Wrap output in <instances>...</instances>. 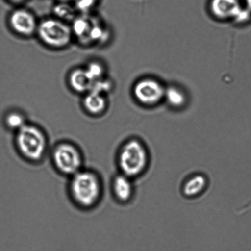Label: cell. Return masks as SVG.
Masks as SVG:
<instances>
[{
  "instance_id": "obj_20",
  "label": "cell",
  "mask_w": 251,
  "mask_h": 251,
  "mask_svg": "<svg viewBox=\"0 0 251 251\" xmlns=\"http://www.w3.org/2000/svg\"><path fill=\"white\" fill-rule=\"evenodd\" d=\"M10 1L13 2V3H22V2H23L24 1H25L26 0H9Z\"/></svg>"
},
{
  "instance_id": "obj_6",
  "label": "cell",
  "mask_w": 251,
  "mask_h": 251,
  "mask_svg": "<svg viewBox=\"0 0 251 251\" xmlns=\"http://www.w3.org/2000/svg\"><path fill=\"white\" fill-rule=\"evenodd\" d=\"M166 87L156 78H143L133 88V95L140 104L146 107L155 106L164 100Z\"/></svg>"
},
{
  "instance_id": "obj_18",
  "label": "cell",
  "mask_w": 251,
  "mask_h": 251,
  "mask_svg": "<svg viewBox=\"0 0 251 251\" xmlns=\"http://www.w3.org/2000/svg\"><path fill=\"white\" fill-rule=\"evenodd\" d=\"M112 88L113 84L111 81L104 77L95 81L93 83L91 91L105 96L112 90Z\"/></svg>"
},
{
  "instance_id": "obj_19",
  "label": "cell",
  "mask_w": 251,
  "mask_h": 251,
  "mask_svg": "<svg viewBox=\"0 0 251 251\" xmlns=\"http://www.w3.org/2000/svg\"><path fill=\"white\" fill-rule=\"evenodd\" d=\"M100 0H75V7L78 12L81 14H89Z\"/></svg>"
},
{
  "instance_id": "obj_15",
  "label": "cell",
  "mask_w": 251,
  "mask_h": 251,
  "mask_svg": "<svg viewBox=\"0 0 251 251\" xmlns=\"http://www.w3.org/2000/svg\"><path fill=\"white\" fill-rule=\"evenodd\" d=\"M53 12L54 17L68 24L78 16L77 9L70 2H58L53 7Z\"/></svg>"
},
{
  "instance_id": "obj_22",
  "label": "cell",
  "mask_w": 251,
  "mask_h": 251,
  "mask_svg": "<svg viewBox=\"0 0 251 251\" xmlns=\"http://www.w3.org/2000/svg\"><path fill=\"white\" fill-rule=\"evenodd\" d=\"M57 2H71L73 1H75V0H56Z\"/></svg>"
},
{
  "instance_id": "obj_3",
  "label": "cell",
  "mask_w": 251,
  "mask_h": 251,
  "mask_svg": "<svg viewBox=\"0 0 251 251\" xmlns=\"http://www.w3.org/2000/svg\"><path fill=\"white\" fill-rule=\"evenodd\" d=\"M16 145L25 159L36 163L45 156L48 149V137L40 127L26 124L16 132Z\"/></svg>"
},
{
  "instance_id": "obj_5",
  "label": "cell",
  "mask_w": 251,
  "mask_h": 251,
  "mask_svg": "<svg viewBox=\"0 0 251 251\" xmlns=\"http://www.w3.org/2000/svg\"><path fill=\"white\" fill-rule=\"evenodd\" d=\"M51 160L60 174L68 176L81 171L83 166V156L78 148L72 143H59L51 152Z\"/></svg>"
},
{
  "instance_id": "obj_17",
  "label": "cell",
  "mask_w": 251,
  "mask_h": 251,
  "mask_svg": "<svg viewBox=\"0 0 251 251\" xmlns=\"http://www.w3.org/2000/svg\"><path fill=\"white\" fill-rule=\"evenodd\" d=\"M85 69L93 82L105 77V68L103 64L99 61H92L88 64Z\"/></svg>"
},
{
  "instance_id": "obj_12",
  "label": "cell",
  "mask_w": 251,
  "mask_h": 251,
  "mask_svg": "<svg viewBox=\"0 0 251 251\" xmlns=\"http://www.w3.org/2000/svg\"><path fill=\"white\" fill-rule=\"evenodd\" d=\"M208 184V179L204 175L194 174L184 182L182 193L187 198H197L205 192Z\"/></svg>"
},
{
  "instance_id": "obj_21",
  "label": "cell",
  "mask_w": 251,
  "mask_h": 251,
  "mask_svg": "<svg viewBox=\"0 0 251 251\" xmlns=\"http://www.w3.org/2000/svg\"><path fill=\"white\" fill-rule=\"evenodd\" d=\"M246 2H247L248 9L251 11V0H246Z\"/></svg>"
},
{
  "instance_id": "obj_11",
  "label": "cell",
  "mask_w": 251,
  "mask_h": 251,
  "mask_svg": "<svg viewBox=\"0 0 251 251\" xmlns=\"http://www.w3.org/2000/svg\"><path fill=\"white\" fill-rule=\"evenodd\" d=\"M93 18L94 16H91L90 13L81 14L71 22L73 36L77 38L83 44H88L89 45L88 36L92 28Z\"/></svg>"
},
{
  "instance_id": "obj_9",
  "label": "cell",
  "mask_w": 251,
  "mask_h": 251,
  "mask_svg": "<svg viewBox=\"0 0 251 251\" xmlns=\"http://www.w3.org/2000/svg\"><path fill=\"white\" fill-rule=\"evenodd\" d=\"M132 178L120 173L114 177L112 182L113 195L120 203H126L132 200L134 194Z\"/></svg>"
},
{
  "instance_id": "obj_1",
  "label": "cell",
  "mask_w": 251,
  "mask_h": 251,
  "mask_svg": "<svg viewBox=\"0 0 251 251\" xmlns=\"http://www.w3.org/2000/svg\"><path fill=\"white\" fill-rule=\"evenodd\" d=\"M69 191L74 202L79 207H94L101 198V179L96 172L82 169L70 177Z\"/></svg>"
},
{
  "instance_id": "obj_2",
  "label": "cell",
  "mask_w": 251,
  "mask_h": 251,
  "mask_svg": "<svg viewBox=\"0 0 251 251\" xmlns=\"http://www.w3.org/2000/svg\"><path fill=\"white\" fill-rule=\"evenodd\" d=\"M150 162V153L146 145L137 138L127 140L118 152L117 164L120 173L132 179L144 174Z\"/></svg>"
},
{
  "instance_id": "obj_14",
  "label": "cell",
  "mask_w": 251,
  "mask_h": 251,
  "mask_svg": "<svg viewBox=\"0 0 251 251\" xmlns=\"http://www.w3.org/2000/svg\"><path fill=\"white\" fill-rule=\"evenodd\" d=\"M164 100L170 107L174 109H181L188 102L187 93L183 88L176 85L166 87Z\"/></svg>"
},
{
  "instance_id": "obj_4",
  "label": "cell",
  "mask_w": 251,
  "mask_h": 251,
  "mask_svg": "<svg viewBox=\"0 0 251 251\" xmlns=\"http://www.w3.org/2000/svg\"><path fill=\"white\" fill-rule=\"evenodd\" d=\"M36 33L45 45L53 49H63L73 38L70 24L55 17L44 19L38 24Z\"/></svg>"
},
{
  "instance_id": "obj_16",
  "label": "cell",
  "mask_w": 251,
  "mask_h": 251,
  "mask_svg": "<svg viewBox=\"0 0 251 251\" xmlns=\"http://www.w3.org/2000/svg\"><path fill=\"white\" fill-rule=\"evenodd\" d=\"M7 126L16 132L27 124L24 115L19 112L14 111L7 115L5 119Z\"/></svg>"
},
{
  "instance_id": "obj_8",
  "label": "cell",
  "mask_w": 251,
  "mask_h": 251,
  "mask_svg": "<svg viewBox=\"0 0 251 251\" xmlns=\"http://www.w3.org/2000/svg\"><path fill=\"white\" fill-rule=\"evenodd\" d=\"M9 25L17 34L29 37L36 33L38 23L35 16L28 10L17 9L9 17Z\"/></svg>"
},
{
  "instance_id": "obj_13",
  "label": "cell",
  "mask_w": 251,
  "mask_h": 251,
  "mask_svg": "<svg viewBox=\"0 0 251 251\" xmlns=\"http://www.w3.org/2000/svg\"><path fill=\"white\" fill-rule=\"evenodd\" d=\"M83 105L88 114L92 115H101L107 109L106 97L91 91L85 94L83 100Z\"/></svg>"
},
{
  "instance_id": "obj_7",
  "label": "cell",
  "mask_w": 251,
  "mask_h": 251,
  "mask_svg": "<svg viewBox=\"0 0 251 251\" xmlns=\"http://www.w3.org/2000/svg\"><path fill=\"white\" fill-rule=\"evenodd\" d=\"M210 11L213 16L220 21H232L242 24L250 17V11L243 9L237 0H212Z\"/></svg>"
},
{
  "instance_id": "obj_10",
  "label": "cell",
  "mask_w": 251,
  "mask_h": 251,
  "mask_svg": "<svg viewBox=\"0 0 251 251\" xmlns=\"http://www.w3.org/2000/svg\"><path fill=\"white\" fill-rule=\"evenodd\" d=\"M69 84L75 92L87 94L92 90L93 81L88 75L85 68H78L73 70L69 75Z\"/></svg>"
}]
</instances>
